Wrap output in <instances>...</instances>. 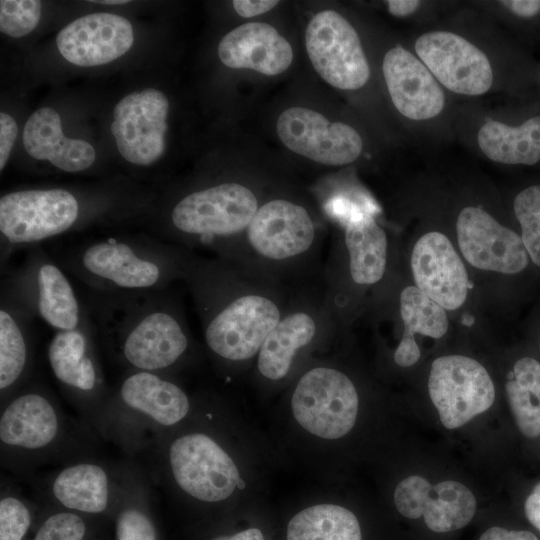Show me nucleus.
I'll use <instances>...</instances> for the list:
<instances>
[{
  "mask_svg": "<svg viewBox=\"0 0 540 540\" xmlns=\"http://www.w3.org/2000/svg\"><path fill=\"white\" fill-rule=\"evenodd\" d=\"M170 289L97 292L86 308L97 337L110 357L126 370L170 374L194 350L179 299Z\"/></svg>",
  "mask_w": 540,
  "mask_h": 540,
  "instance_id": "nucleus-2",
  "label": "nucleus"
},
{
  "mask_svg": "<svg viewBox=\"0 0 540 540\" xmlns=\"http://www.w3.org/2000/svg\"><path fill=\"white\" fill-rule=\"evenodd\" d=\"M260 206L255 192L225 181L190 191L171 203L159 229L161 239L221 257L243 233Z\"/></svg>",
  "mask_w": 540,
  "mask_h": 540,
  "instance_id": "nucleus-8",
  "label": "nucleus"
},
{
  "mask_svg": "<svg viewBox=\"0 0 540 540\" xmlns=\"http://www.w3.org/2000/svg\"><path fill=\"white\" fill-rule=\"evenodd\" d=\"M428 391L441 423L455 429L488 410L495 387L478 361L463 355H446L432 362Z\"/></svg>",
  "mask_w": 540,
  "mask_h": 540,
  "instance_id": "nucleus-16",
  "label": "nucleus"
},
{
  "mask_svg": "<svg viewBox=\"0 0 540 540\" xmlns=\"http://www.w3.org/2000/svg\"><path fill=\"white\" fill-rule=\"evenodd\" d=\"M182 282L195 304L207 350L227 364L257 356L285 312L290 292L238 263L193 251L187 256Z\"/></svg>",
  "mask_w": 540,
  "mask_h": 540,
  "instance_id": "nucleus-1",
  "label": "nucleus"
},
{
  "mask_svg": "<svg viewBox=\"0 0 540 540\" xmlns=\"http://www.w3.org/2000/svg\"><path fill=\"white\" fill-rule=\"evenodd\" d=\"M128 461L82 458L49 473L40 485L42 503L112 522Z\"/></svg>",
  "mask_w": 540,
  "mask_h": 540,
  "instance_id": "nucleus-13",
  "label": "nucleus"
},
{
  "mask_svg": "<svg viewBox=\"0 0 540 540\" xmlns=\"http://www.w3.org/2000/svg\"><path fill=\"white\" fill-rule=\"evenodd\" d=\"M278 3L276 0H235L232 2L235 11L245 18L268 12Z\"/></svg>",
  "mask_w": 540,
  "mask_h": 540,
  "instance_id": "nucleus-39",
  "label": "nucleus"
},
{
  "mask_svg": "<svg viewBox=\"0 0 540 540\" xmlns=\"http://www.w3.org/2000/svg\"><path fill=\"white\" fill-rule=\"evenodd\" d=\"M276 130L288 149L323 165L352 163L363 148L362 138L352 126L330 122L322 114L304 107L284 110L277 119Z\"/></svg>",
  "mask_w": 540,
  "mask_h": 540,
  "instance_id": "nucleus-19",
  "label": "nucleus"
},
{
  "mask_svg": "<svg viewBox=\"0 0 540 540\" xmlns=\"http://www.w3.org/2000/svg\"><path fill=\"white\" fill-rule=\"evenodd\" d=\"M358 407L359 396L353 381L343 371L327 365L306 370L291 396L296 421L324 439H338L351 431Z\"/></svg>",
  "mask_w": 540,
  "mask_h": 540,
  "instance_id": "nucleus-14",
  "label": "nucleus"
},
{
  "mask_svg": "<svg viewBox=\"0 0 540 540\" xmlns=\"http://www.w3.org/2000/svg\"><path fill=\"white\" fill-rule=\"evenodd\" d=\"M500 3L520 17H532L540 11V0H509Z\"/></svg>",
  "mask_w": 540,
  "mask_h": 540,
  "instance_id": "nucleus-42",
  "label": "nucleus"
},
{
  "mask_svg": "<svg viewBox=\"0 0 540 540\" xmlns=\"http://www.w3.org/2000/svg\"><path fill=\"white\" fill-rule=\"evenodd\" d=\"M456 234L461 254L479 270L514 275L528 265L521 236L480 207L467 206L460 211Z\"/></svg>",
  "mask_w": 540,
  "mask_h": 540,
  "instance_id": "nucleus-21",
  "label": "nucleus"
},
{
  "mask_svg": "<svg viewBox=\"0 0 540 540\" xmlns=\"http://www.w3.org/2000/svg\"><path fill=\"white\" fill-rule=\"evenodd\" d=\"M338 330L322 273L290 287L285 312L256 356L258 373L271 382L284 380L300 355Z\"/></svg>",
  "mask_w": 540,
  "mask_h": 540,
  "instance_id": "nucleus-10",
  "label": "nucleus"
},
{
  "mask_svg": "<svg viewBox=\"0 0 540 540\" xmlns=\"http://www.w3.org/2000/svg\"><path fill=\"white\" fill-rule=\"evenodd\" d=\"M85 203L79 195L65 188L20 189L13 193L10 212L17 250L79 228L87 221Z\"/></svg>",
  "mask_w": 540,
  "mask_h": 540,
  "instance_id": "nucleus-17",
  "label": "nucleus"
},
{
  "mask_svg": "<svg viewBox=\"0 0 540 540\" xmlns=\"http://www.w3.org/2000/svg\"><path fill=\"white\" fill-rule=\"evenodd\" d=\"M306 50L316 72L341 90L363 87L370 68L354 27L333 10L317 13L305 34Z\"/></svg>",
  "mask_w": 540,
  "mask_h": 540,
  "instance_id": "nucleus-15",
  "label": "nucleus"
},
{
  "mask_svg": "<svg viewBox=\"0 0 540 540\" xmlns=\"http://www.w3.org/2000/svg\"><path fill=\"white\" fill-rule=\"evenodd\" d=\"M35 317L9 294L0 295V405L31 381Z\"/></svg>",
  "mask_w": 540,
  "mask_h": 540,
  "instance_id": "nucleus-26",
  "label": "nucleus"
},
{
  "mask_svg": "<svg viewBox=\"0 0 540 540\" xmlns=\"http://www.w3.org/2000/svg\"><path fill=\"white\" fill-rule=\"evenodd\" d=\"M66 273L41 245L33 246L18 267L5 271L1 290L55 332L73 330L88 311Z\"/></svg>",
  "mask_w": 540,
  "mask_h": 540,
  "instance_id": "nucleus-11",
  "label": "nucleus"
},
{
  "mask_svg": "<svg viewBox=\"0 0 540 540\" xmlns=\"http://www.w3.org/2000/svg\"><path fill=\"white\" fill-rule=\"evenodd\" d=\"M211 540H264V537L259 529L249 528L233 535H219Z\"/></svg>",
  "mask_w": 540,
  "mask_h": 540,
  "instance_id": "nucleus-44",
  "label": "nucleus"
},
{
  "mask_svg": "<svg viewBox=\"0 0 540 540\" xmlns=\"http://www.w3.org/2000/svg\"><path fill=\"white\" fill-rule=\"evenodd\" d=\"M513 208L528 256L540 267V185L523 189L515 197Z\"/></svg>",
  "mask_w": 540,
  "mask_h": 540,
  "instance_id": "nucleus-36",
  "label": "nucleus"
},
{
  "mask_svg": "<svg viewBox=\"0 0 540 540\" xmlns=\"http://www.w3.org/2000/svg\"><path fill=\"white\" fill-rule=\"evenodd\" d=\"M386 3L390 14L396 17L408 16L421 5V2L417 0H389Z\"/></svg>",
  "mask_w": 540,
  "mask_h": 540,
  "instance_id": "nucleus-43",
  "label": "nucleus"
},
{
  "mask_svg": "<svg viewBox=\"0 0 540 540\" xmlns=\"http://www.w3.org/2000/svg\"><path fill=\"white\" fill-rule=\"evenodd\" d=\"M418 58L443 86L452 92L477 96L493 84L489 59L462 36L448 31H432L415 42Z\"/></svg>",
  "mask_w": 540,
  "mask_h": 540,
  "instance_id": "nucleus-20",
  "label": "nucleus"
},
{
  "mask_svg": "<svg viewBox=\"0 0 540 540\" xmlns=\"http://www.w3.org/2000/svg\"><path fill=\"white\" fill-rule=\"evenodd\" d=\"M324 210L342 228L322 269L327 299L341 329L347 326L359 292L383 280L389 242L371 212L343 197L330 198Z\"/></svg>",
  "mask_w": 540,
  "mask_h": 540,
  "instance_id": "nucleus-7",
  "label": "nucleus"
},
{
  "mask_svg": "<svg viewBox=\"0 0 540 540\" xmlns=\"http://www.w3.org/2000/svg\"><path fill=\"white\" fill-rule=\"evenodd\" d=\"M146 457L155 482H168L199 503L227 500L242 480L230 454L204 431H173Z\"/></svg>",
  "mask_w": 540,
  "mask_h": 540,
  "instance_id": "nucleus-9",
  "label": "nucleus"
},
{
  "mask_svg": "<svg viewBox=\"0 0 540 540\" xmlns=\"http://www.w3.org/2000/svg\"><path fill=\"white\" fill-rule=\"evenodd\" d=\"M41 7L38 0H1V32L13 38L29 34L40 20Z\"/></svg>",
  "mask_w": 540,
  "mask_h": 540,
  "instance_id": "nucleus-37",
  "label": "nucleus"
},
{
  "mask_svg": "<svg viewBox=\"0 0 540 540\" xmlns=\"http://www.w3.org/2000/svg\"><path fill=\"white\" fill-rule=\"evenodd\" d=\"M41 505L25 497L8 480H1L0 540H31Z\"/></svg>",
  "mask_w": 540,
  "mask_h": 540,
  "instance_id": "nucleus-35",
  "label": "nucleus"
},
{
  "mask_svg": "<svg viewBox=\"0 0 540 540\" xmlns=\"http://www.w3.org/2000/svg\"><path fill=\"white\" fill-rule=\"evenodd\" d=\"M477 138L483 154L494 162L533 165L540 160V116L531 117L517 127L487 121Z\"/></svg>",
  "mask_w": 540,
  "mask_h": 540,
  "instance_id": "nucleus-31",
  "label": "nucleus"
},
{
  "mask_svg": "<svg viewBox=\"0 0 540 540\" xmlns=\"http://www.w3.org/2000/svg\"><path fill=\"white\" fill-rule=\"evenodd\" d=\"M92 2H96V3H99V4H105V5H122V4H126L128 3L129 1L127 0H102V1H92Z\"/></svg>",
  "mask_w": 540,
  "mask_h": 540,
  "instance_id": "nucleus-45",
  "label": "nucleus"
},
{
  "mask_svg": "<svg viewBox=\"0 0 540 540\" xmlns=\"http://www.w3.org/2000/svg\"><path fill=\"white\" fill-rule=\"evenodd\" d=\"M382 70L391 100L403 116L421 121L441 113L444 92L429 69L410 51L402 46L388 50Z\"/></svg>",
  "mask_w": 540,
  "mask_h": 540,
  "instance_id": "nucleus-25",
  "label": "nucleus"
},
{
  "mask_svg": "<svg viewBox=\"0 0 540 540\" xmlns=\"http://www.w3.org/2000/svg\"><path fill=\"white\" fill-rule=\"evenodd\" d=\"M508 404L519 432L527 439L540 437V362L518 359L505 384Z\"/></svg>",
  "mask_w": 540,
  "mask_h": 540,
  "instance_id": "nucleus-32",
  "label": "nucleus"
},
{
  "mask_svg": "<svg viewBox=\"0 0 540 540\" xmlns=\"http://www.w3.org/2000/svg\"><path fill=\"white\" fill-rule=\"evenodd\" d=\"M415 286L445 310H457L466 301L469 277L449 238L439 231L423 234L410 258Z\"/></svg>",
  "mask_w": 540,
  "mask_h": 540,
  "instance_id": "nucleus-23",
  "label": "nucleus"
},
{
  "mask_svg": "<svg viewBox=\"0 0 540 540\" xmlns=\"http://www.w3.org/2000/svg\"><path fill=\"white\" fill-rule=\"evenodd\" d=\"M218 56L229 68L251 69L273 76L291 65L293 50L273 26L249 22L234 28L221 39Z\"/></svg>",
  "mask_w": 540,
  "mask_h": 540,
  "instance_id": "nucleus-27",
  "label": "nucleus"
},
{
  "mask_svg": "<svg viewBox=\"0 0 540 540\" xmlns=\"http://www.w3.org/2000/svg\"><path fill=\"white\" fill-rule=\"evenodd\" d=\"M528 522L540 532V481L535 484L524 502Z\"/></svg>",
  "mask_w": 540,
  "mask_h": 540,
  "instance_id": "nucleus-41",
  "label": "nucleus"
},
{
  "mask_svg": "<svg viewBox=\"0 0 540 540\" xmlns=\"http://www.w3.org/2000/svg\"><path fill=\"white\" fill-rule=\"evenodd\" d=\"M96 338L88 313L78 328L55 332L47 349L50 369L63 394L92 429L110 392L99 360Z\"/></svg>",
  "mask_w": 540,
  "mask_h": 540,
  "instance_id": "nucleus-12",
  "label": "nucleus"
},
{
  "mask_svg": "<svg viewBox=\"0 0 540 540\" xmlns=\"http://www.w3.org/2000/svg\"><path fill=\"white\" fill-rule=\"evenodd\" d=\"M399 314L403 323V334L393 359L400 367H410L421 355L415 334L419 333L434 339L443 337L449 327L448 316L442 306L415 285L406 286L400 292Z\"/></svg>",
  "mask_w": 540,
  "mask_h": 540,
  "instance_id": "nucleus-30",
  "label": "nucleus"
},
{
  "mask_svg": "<svg viewBox=\"0 0 540 540\" xmlns=\"http://www.w3.org/2000/svg\"><path fill=\"white\" fill-rule=\"evenodd\" d=\"M40 505L41 515L31 540H110L108 528L112 522L47 504Z\"/></svg>",
  "mask_w": 540,
  "mask_h": 540,
  "instance_id": "nucleus-34",
  "label": "nucleus"
},
{
  "mask_svg": "<svg viewBox=\"0 0 540 540\" xmlns=\"http://www.w3.org/2000/svg\"><path fill=\"white\" fill-rule=\"evenodd\" d=\"M323 235L310 210L276 197L260 204L254 217L220 257L286 287L322 273Z\"/></svg>",
  "mask_w": 540,
  "mask_h": 540,
  "instance_id": "nucleus-4",
  "label": "nucleus"
},
{
  "mask_svg": "<svg viewBox=\"0 0 540 540\" xmlns=\"http://www.w3.org/2000/svg\"><path fill=\"white\" fill-rule=\"evenodd\" d=\"M168 111L167 97L154 88L132 92L116 104L110 130L127 162L149 166L161 158Z\"/></svg>",
  "mask_w": 540,
  "mask_h": 540,
  "instance_id": "nucleus-18",
  "label": "nucleus"
},
{
  "mask_svg": "<svg viewBox=\"0 0 540 540\" xmlns=\"http://www.w3.org/2000/svg\"><path fill=\"white\" fill-rule=\"evenodd\" d=\"M190 250L147 235L108 236L55 255L70 275L97 292L170 289L182 281Z\"/></svg>",
  "mask_w": 540,
  "mask_h": 540,
  "instance_id": "nucleus-5",
  "label": "nucleus"
},
{
  "mask_svg": "<svg viewBox=\"0 0 540 540\" xmlns=\"http://www.w3.org/2000/svg\"><path fill=\"white\" fill-rule=\"evenodd\" d=\"M134 42L133 28L126 18L107 12L73 20L57 35L60 54L70 63L92 67L124 55Z\"/></svg>",
  "mask_w": 540,
  "mask_h": 540,
  "instance_id": "nucleus-24",
  "label": "nucleus"
},
{
  "mask_svg": "<svg viewBox=\"0 0 540 540\" xmlns=\"http://www.w3.org/2000/svg\"><path fill=\"white\" fill-rule=\"evenodd\" d=\"M394 503L401 515L409 519L423 517L426 526L437 533L465 527L476 511V499L465 485L452 480L432 485L417 475L399 482Z\"/></svg>",
  "mask_w": 540,
  "mask_h": 540,
  "instance_id": "nucleus-22",
  "label": "nucleus"
},
{
  "mask_svg": "<svg viewBox=\"0 0 540 540\" xmlns=\"http://www.w3.org/2000/svg\"><path fill=\"white\" fill-rule=\"evenodd\" d=\"M0 406L1 466L15 476L93 456L96 433L69 418L42 383L30 381Z\"/></svg>",
  "mask_w": 540,
  "mask_h": 540,
  "instance_id": "nucleus-3",
  "label": "nucleus"
},
{
  "mask_svg": "<svg viewBox=\"0 0 540 540\" xmlns=\"http://www.w3.org/2000/svg\"><path fill=\"white\" fill-rule=\"evenodd\" d=\"M190 411L188 393L170 374L126 370L110 389L93 431L130 457L146 456Z\"/></svg>",
  "mask_w": 540,
  "mask_h": 540,
  "instance_id": "nucleus-6",
  "label": "nucleus"
},
{
  "mask_svg": "<svg viewBox=\"0 0 540 540\" xmlns=\"http://www.w3.org/2000/svg\"><path fill=\"white\" fill-rule=\"evenodd\" d=\"M23 146L37 160H47L64 172L87 170L95 161L91 144L64 135L60 115L50 107L36 110L23 130Z\"/></svg>",
  "mask_w": 540,
  "mask_h": 540,
  "instance_id": "nucleus-28",
  "label": "nucleus"
},
{
  "mask_svg": "<svg viewBox=\"0 0 540 540\" xmlns=\"http://www.w3.org/2000/svg\"><path fill=\"white\" fill-rule=\"evenodd\" d=\"M148 474L129 460L113 518V540H161Z\"/></svg>",
  "mask_w": 540,
  "mask_h": 540,
  "instance_id": "nucleus-29",
  "label": "nucleus"
},
{
  "mask_svg": "<svg viewBox=\"0 0 540 540\" xmlns=\"http://www.w3.org/2000/svg\"><path fill=\"white\" fill-rule=\"evenodd\" d=\"M479 540H539V538L528 530H507L496 526L487 529Z\"/></svg>",
  "mask_w": 540,
  "mask_h": 540,
  "instance_id": "nucleus-40",
  "label": "nucleus"
},
{
  "mask_svg": "<svg viewBox=\"0 0 540 540\" xmlns=\"http://www.w3.org/2000/svg\"><path fill=\"white\" fill-rule=\"evenodd\" d=\"M287 540H362V535L353 512L335 504H318L293 516Z\"/></svg>",
  "mask_w": 540,
  "mask_h": 540,
  "instance_id": "nucleus-33",
  "label": "nucleus"
},
{
  "mask_svg": "<svg viewBox=\"0 0 540 540\" xmlns=\"http://www.w3.org/2000/svg\"><path fill=\"white\" fill-rule=\"evenodd\" d=\"M18 133L15 120L7 113H0V170L7 164Z\"/></svg>",
  "mask_w": 540,
  "mask_h": 540,
  "instance_id": "nucleus-38",
  "label": "nucleus"
}]
</instances>
